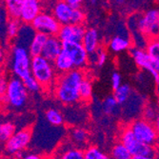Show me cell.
I'll return each instance as SVG.
<instances>
[{"label": "cell", "instance_id": "obj_25", "mask_svg": "<svg viewBox=\"0 0 159 159\" xmlns=\"http://www.w3.org/2000/svg\"><path fill=\"white\" fill-rule=\"evenodd\" d=\"M45 117L47 121L55 127H59L64 124V116L63 114L56 109H49L46 113H45Z\"/></svg>", "mask_w": 159, "mask_h": 159}, {"label": "cell", "instance_id": "obj_11", "mask_svg": "<svg viewBox=\"0 0 159 159\" xmlns=\"http://www.w3.org/2000/svg\"><path fill=\"white\" fill-rule=\"evenodd\" d=\"M62 50L69 54L75 69L82 70L89 63V53L81 42H62Z\"/></svg>", "mask_w": 159, "mask_h": 159}, {"label": "cell", "instance_id": "obj_17", "mask_svg": "<svg viewBox=\"0 0 159 159\" xmlns=\"http://www.w3.org/2000/svg\"><path fill=\"white\" fill-rule=\"evenodd\" d=\"M69 137L73 146L83 150L86 148L89 141V133L86 129L81 127H75L70 129Z\"/></svg>", "mask_w": 159, "mask_h": 159}, {"label": "cell", "instance_id": "obj_36", "mask_svg": "<svg viewBox=\"0 0 159 159\" xmlns=\"http://www.w3.org/2000/svg\"><path fill=\"white\" fill-rule=\"evenodd\" d=\"M122 84V77L121 75L118 74V73H113L112 75H111V87L112 89H116L117 87H119L120 85Z\"/></svg>", "mask_w": 159, "mask_h": 159}, {"label": "cell", "instance_id": "obj_10", "mask_svg": "<svg viewBox=\"0 0 159 159\" xmlns=\"http://www.w3.org/2000/svg\"><path fill=\"white\" fill-rule=\"evenodd\" d=\"M31 25L35 32L43 33L48 36L57 35V33H58L61 26L52 16V12L43 11L33 20Z\"/></svg>", "mask_w": 159, "mask_h": 159}, {"label": "cell", "instance_id": "obj_1", "mask_svg": "<svg viewBox=\"0 0 159 159\" xmlns=\"http://www.w3.org/2000/svg\"><path fill=\"white\" fill-rule=\"evenodd\" d=\"M81 70L73 69L68 73L59 75L53 83L55 97L64 105L70 106L79 101V86L84 78Z\"/></svg>", "mask_w": 159, "mask_h": 159}, {"label": "cell", "instance_id": "obj_15", "mask_svg": "<svg viewBox=\"0 0 159 159\" xmlns=\"http://www.w3.org/2000/svg\"><path fill=\"white\" fill-rule=\"evenodd\" d=\"M62 51V42L57 37V35H50L47 37V40L42 49L41 55L46 59L52 62L55 57Z\"/></svg>", "mask_w": 159, "mask_h": 159}, {"label": "cell", "instance_id": "obj_37", "mask_svg": "<svg viewBox=\"0 0 159 159\" xmlns=\"http://www.w3.org/2000/svg\"><path fill=\"white\" fill-rule=\"evenodd\" d=\"M66 2H68L70 6L73 7H81V5L86 1V0H65Z\"/></svg>", "mask_w": 159, "mask_h": 159}, {"label": "cell", "instance_id": "obj_24", "mask_svg": "<svg viewBox=\"0 0 159 159\" xmlns=\"http://www.w3.org/2000/svg\"><path fill=\"white\" fill-rule=\"evenodd\" d=\"M93 97V84L88 78H83L79 86V100L84 102L91 100Z\"/></svg>", "mask_w": 159, "mask_h": 159}, {"label": "cell", "instance_id": "obj_6", "mask_svg": "<svg viewBox=\"0 0 159 159\" xmlns=\"http://www.w3.org/2000/svg\"><path fill=\"white\" fill-rule=\"evenodd\" d=\"M129 127L138 141L155 147L158 140V131L153 123L141 118L133 121Z\"/></svg>", "mask_w": 159, "mask_h": 159}, {"label": "cell", "instance_id": "obj_30", "mask_svg": "<svg viewBox=\"0 0 159 159\" xmlns=\"http://www.w3.org/2000/svg\"><path fill=\"white\" fill-rule=\"evenodd\" d=\"M84 159H108L109 156L105 154L102 151H100L97 147H88L83 150Z\"/></svg>", "mask_w": 159, "mask_h": 159}, {"label": "cell", "instance_id": "obj_33", "mask_svg": "<svg viewBox=\"0 0 159 159\" xmlns=\"http://www.w3.org/2000/svg\"><path fill=\"white\" fill-rule=\"evenodd\" d=\"M23 83L26 87V89L29 93H36L41 91V86L40 84L36 81V79L33 76L30 75L28 78L23 80Z\"/></svg>", "mask_w": 159, "mask_h": 159}, {"label": "cell", "instance_id": "obj_32", "mask_svg": "<svg viewBox=\"0 0 159 159\" xmlns=\"http://www.w3.org/2000/svg\"><path fill=\"white\" fill-rule=\"evenodd\" d=\"M143 118L153 123V124H154V120H155V123L157 124L158 123L157 108L154 107V105H152V104L147 105L143 111Z\"/></svg>", "mask_w": 159, "mask_h": 159}, {"label": "cell", "instance_id": "obj_28", "mask_svg": "<svg viewBox=\"0 0 159 159\" xmlns=\"http://www.w3.org/2000/svg\"><path fill=\"white\" fill-rule=\"evenodd\" d=\"M146 52L153 60L159 61V41L158 37L150 38L146 44Z\"/></svg>", "mask_w": 159, "mask_h": 159}, {"label": "cell", "instance_id": "obj_29", "mask_svg": "<svg viewBox=\"0 0 159 159\" xmlns=\"http://www.w3.org/2000/svg\"><path fill=\"white\" fill-rule=\"evenodd\" d=\"M21 21L19 20V18H13V17H10V19L8 20L7 23V35L9 38L13 39L16 38L20 28H21Z\"/></svg>", "mask_w": 159, "mask_h": 159}, {"label": "cell", "instance_id": "obj_9", "mask_svg": "<svg viewBox=\"0 0 159 159\" xmlns=\"http://www.w3.org/2000/svg\"><path fill=\"white\" fill-rule=\"evenodd\" d=\"M138 31L147 39L158 37L159 34V11L151 9L137 19Z\"/></svg>", "mask_w": 159, "mask_h": 159}, {"label": "cell", "instance_id": "obj_38", "mask_svg": "<svg viewBox=\"0 0 159 159\" xmlns=\"http://www.w3.org/2000/svg\"><path fill=\"white\" fill-rule=\"evenodd\" d=\"M5 58H6V54H5V51L3 49V47L0 45V67H1L3 64H4V61H5Z\"/></svg>", "mask_w": 159, "mask_h": 159}, {"label": "cell", "instance_id": "obj_20", "mask_svg": "<svg viewBox=\"0 0 159 159\" xmlns=\"http://www.w3.org/2000/svg\"><path fill=\"white\" fill-rule=\"evenodd\" d=\"M131 47H132L131 40L122 35H116L112 37L109 43V49L113 52H121L129 50Z\"/></svg>", "mask_w": 159, "mask_h": 159}, {"label": "cell", "instance_id": "obj_13", "mask_svg": "<svg viewBox=\"0 0 159 159\" xmlns=\"http://www.w3.org/2000/svg\"><path fill=\"white\" fill-rule=\"evenodd\" d=\"M86 28L83 24L61 25L57 37L61 42H81Z\"/></svg>", "mask_w": 159, "mask_h": 159}, {"label": "cell", "instance_id": "obj_16", "mask_svg": "<svg viewBox=\"0 0 159 159\" xmlns=\"http://www.w3.org/2000/svg\"><path fill=\"white\" fill-rule=\"evenodd\" d=\"M81 44L89 54L95 52L100 45L99 34L97 30H95L93 28L86 29L83 38L81 40Z\"/></svg>", "mask_w": 159, "mask_h": 159}, {"label": "cell", "instance_id": "obj_39", "mask_svg": "<svg viewBox=\"0 0 159 159\" xmlns=\"http://www.w3.org/2000/svg\"><path fill=\"white\" fill-rule=\"evenodd\" d=\"M25 159H40L41 156L36 154V153H29V154H26L23 156Z\"/></svg>", "mask_w": 159, "mask_h": 159}, {"label": "cell", "instance_id": "obj_7", "mask_svg": "<svg viewBox=\"0 0 159 159\" xmlns=\"http://www.w3.org/2000/svg\"><path fill=\"white\" fill-rule=\"evenodd\" d=\"M32 141V129H22L18 132H14L13 134L4 143V152L8 156H18L21 154Z\"/></svg>", "mask_w": 159, "mask_h": 159}, {"label": "cell", "instance_id": "obj_42", "mask_svg": "<svg viewBox=\"0 0 159 159\" xmlns=\"http://www.w3.org/2000/svg\"><path fill=\"white\" fill-rule=\"evenodd\" d=\"M115 1H116L117 3H119V4H121L123 2V0H115Z\"/></svg>", "mask_w": 159, "mask_h": 159}, {"label": "cell", "instance_id": "obj_3", "mask_svg": "<svg viewBox=\"0 0 159 159\" xmlns=\"http://www.w3.org/2000/svg\"><path fill=\"white\" fill-rule=\"evenodd\" d=\"M31 74L40 84L41 89H48L53 85L56 75L52 62L42 55L33 56L31 60Z\"/></svg>", "mask_w": 159, "mask_h": 159}, {"label": "cell", "instance_id": "obj_35", "mask_svg": "<svg viewBox=\"0 0 159 159\" xmlns=\"http://www.w3.org/2000/svg\"><path fill=\"white\" fill-rule=\"evenodd\" d=\"M9 80L7 79V76L2 70H0V100H3L4 95L6 93L7 86H8Z\"/></svg>", "mask_w": 159, "mask_h": 159}, {"label": "cell", "instance_id": "obj_31", "mask_svg": "<svg viewBox=\"0 0 159 159\" xmlns=\"http://www.w3.org/2000/svg\"><path fill=\"white\" fill-rule=\"evenodd\" d=\"M60 157L63 159H84V152L83 150L79 148L70 146L62 152Z\"/></svg>", "mask_w": 159, "mask_h": 159}, {"label": "cell", "instance_id": "obj_8", "mask_svg": "<svg viewBox=\"0 0 159 159\" xmlns=\"http://www.w3.org/2000/svg\"><path fill=\"white\" fill-rule=\"evenodd\" d=\"M135 64L145 70H148L153 77L155 83L159 82V61L153 60L146 50L139 47H131L129 49Z\"/></svg>", "mask_w": 159, "mask_h": 159}, {"label": "cell", "instance_id": "obj_4", "mask_svg": "<svg viewBox=\"0 0 159 159\" xmlns=\"http://www.w3.org/2000/svg\"><path fill=\"white\" fill-rule=\"evenodd\" d=\"M28 98L29 92L27 91L23 81L17 77L10 79L3 98L7 105L14 110H19L26 106Z\"/></svg>", "mask_w": 159, "mask_h": 159}, {"label": "cell", "instance_id": "obj_43", "mask_svg": "<svg viewBox=\"0 0 159 159\" xmlns=\"http://www.w3.org/2000/svg\"><path fill=\"white\" fill-rule=\"evenodd\" d=\"M0 37H1V35H0Z\"/></svg>", "mask_w": 159, "mask_h": 159}, {"label": "cell", "instance_id": "obj_27", "mask_svg": "<svg viewBox=\"0 0 159 159\" xmlns=\"http://www.w3.org/2000/svg\"><path fill=\"white\" fill-rule=\"evenodd\" d=\"M111 157L113 159H132L131 153L121 142L116 143L112 147L111 152Z\"/></svg>", "mask_w": 159, "mask_h": 159}, {"label": "cell", "instance_id": "obj_5", "mask_svg": "<svg viewBox=\"0 0 159 159\" xmlns=\"http://www.w3.org/2000/svg\"><path fill=\"white\" fill-rule=\"evenodd\" d=\"M31 60L32 56L27 48L16 45L11 50V67L14 76L22 81L28 78L31 74Z\"/></svg>", "mask_w": 159, "mask_h": 159}, {"label": "cell", "instance_id": "obj_34", "mask_svg": "<svg viewBox=\"0 0 159 159\" xmlns=\"http://www.w3.org/2000/svg\"><path fill=\"white\" fill-rule=\"evenodd\" d=\"M92 53H93L95 55L94 62L98 67H102L106 63V61H107V52L103 49H101L99 47L95 52H93Z\"/></svg>", "mask_w": 159, "mask_h": 159}, {"label": "cell", "instance_id": "obj_44", "mask_svg": "<svg viewBox=\"0 0 159 159\" xmlns=\"http://www.w3.org/2000/svg\"><path fill=\"white\" fill-rule=\"evenodd\" d=\"M0 1H1V0H0Z\"/></svg>", "mask_w": 159, "mask_h": 159}, {"label": "cell", "instance_id": "obj_14", "mask_svg": "<svg viewBox=\"0 0 159 159\" xmlns=\"http://www.w3.org/2000/svg\"><path fill=\"white\" fill-rule=\"evenodd\" d=\"M42 11V0H24L18 18L22 24H31Z\"/></svg>", "mask_w": 159, "mask_h": 159}, {"label": "cell", "instance_id": "obj_18", "mask_svg": "<svg viewBox=\"0 0 159 159\" xmlns=\"http://www.w3.org/2000/svg\"><path fill=\"white\" fill-rule=\"evenodd\" d=\"M52 64L55 70V73H57L58 75L68 73V71L75 69L69 54L64 50H62L60 53L55 57V59L52 61Z\"/></svg>", "mask_w": 159, "mask_h": 159}, {"label": "cell", "instance_id": "obj_22", "mask_svg": "<svg viewBox=\"0 0 159 159\" xmlns=\"http://www.w3.org/2000/svg\"><path fill=\"white\" fill-rule=\"evenodd\" d=\"M16 131V125L5 119L0 120V143H5Z\"/></svg>", "mask_w": 159, "mask_h": 159}, {"label": "cell", "instance_id": "obj_23", "mask_svg": "<svg viewBox=\"0 0 159 159\" xmlns=\"http://www.w3.org/2000/svg\"><path fill=\"white\" fill-rule=\"evenodd\" d=\"M23 2L24 0H3L7 16L9 17L18 18Z\"/></svg>", "mask_w": 159, "mask_h": 159}, {"label": "cell", "instance_id": "obj_40", "mask_svg": "<svg viewBox=\"0 0 159 159\" xmlns=\"http://www.w3.org/2000/svg\"><path fill=\"white\" fill-rule=\"evenodd\" d=\"M4 19H5V17H4L3 11H1V10H0V26H1V25L3 24V22H4Z\"/></svg>", "mask_w": 159, "mask_h": 159}, {"label": "cell", "instance_id": "obj_26", "mask_svg": "<svg viewBox=\"0 0 159 159\" xmlns=\"http://www.w3.org/2000/svg\"><path fill=\"white\" fill-rule=\"evenodd\" d=\"M119 105L117 101L114 99V97L108 96L102 103V110L108 115H116L119 112Z\"/></svg>", "mask_w": 159, "mask_h": 159}, {"label": "cell", "instance_id": "obj_21", "mask_svg": "<svg viewBox=\"0 0 159 159\" xmlns=\"http://www.w3.org/2000/svg\"><path fill=\"white\" fill-rule=\"evenodd\" d=\"M132 95V88L129 84H121L116 89L113 90L112 96L117 101L119 105H124L129 97Z\"/></svg>", "mask_w": 159, "mask_h": 159}, {"label": "cell", "instance_id": "obj_2", "mask_svg": "<svg viewBox=\"0 0 159 159\" xmlns=\"http://www.w3.org/2000/svg\"><path fill=\"white\" fill-rule=\"evenodd\" d=\"M119 142L128 149L133 159H153L156 157L154 146L138 141L129 126L122 129L119 134Z\"/></svg>", "mask_w": 159, "mask_h": 159}, {"label": "cell", "instance_id": "obj_19", "mask_svg": "<svg viewBox=\"0 0 159 159\" xmlns=\"http://www.w3.org/2000/svg\"><path fill=\"white\" fill-rule=\"evenodd\" d=\"M47 37H48V35L43 33H39V32L34 33V34L30 42V44H29V47H28L29 53H30V55L32 57L41 55L42 49L44 47Z\"/></svg>", "mask_w": 159, "mask_h": 159}, {"label": "cell", "instance_id": "obj_41", "mask_svg": "<svg viewBox=\"0 0 159 159\" xmlns=\"http://www.w3.org/2000/svg\"><path fill=\"white\" fill-rule=\"evenodd\" d=\"M90 1H91L92 4H96L97 3V0H90Z\"/></svg>", "mask_w": 159, "mask_h": 159}, {"label": "cell", "instance_id": "obj_12", "mask_svg": "<svg viewBox=\"0 0 159 159\" xmlns=\"http://www.w3.org/2000/svg\"><path fill=\"white\" fill-rule=\"evenodd\" d=\"M52 13L60 25L71 24L75 7L70 6L65 0H52Z\"/></svg>", "mask_w": 159, "mask_h": 159}]
</instances>
